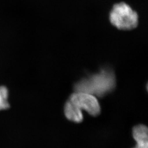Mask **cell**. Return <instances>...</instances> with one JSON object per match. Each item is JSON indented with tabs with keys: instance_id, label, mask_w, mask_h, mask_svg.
Instances as JSON below:
<instances>
[{
	"instance_id": "cell-1",
	"label": "cell",
	"mask_w": 148,
	"mask_h": 148,
	"mask_svg": "<svg viewBox=\"0 0 148 148\" xmlns=\"http://www.w3.org/2000/svg\"><path fill=\"white\" fill-rule=\"evenodd\" d=\"M115 75L112 71L103 70L99 74L80 81L75 86L76 92L103 97L112 91L115 86Z\"/></svg>"
},
{
	"instance_id": "cell-2",
	"label": "cell",
	"mask_w": 148,
	"mask_h": 148,
	"mask_svg": "<svg viewBox=\"0 0 148 148\" xmlns=\"http://www.w3.org/2000/svg\"><path fill=\"white\" fill-rule=\"evenodd\" d=\"M109 19L114 26L123 30H132L138 24L137 13L123 2L113 5L110 12Z\"/></svg>"
},
{
	"instance_id": "cell-3",
	"label": "cell",
	"mask_w": 148,
	"mask_h": 148,
	"mask_svg": "<svg viewBox=\"0 0 148 148\" xmlns=\"http://www.w3.org/2000/svg\"><path fill=\"white\" fill-rule=\"evenodd\" d=\"M69 101L81 111L84 110L91 116H97L101 113V106L95 95L76 92L71 95Z\"/></svg>"
},
{
	"instance_id": "cell-4",
	"label": "cell",
	"mask_w": 148,
	"mask_h": 148,
	"mask_svg": "<svg viewBox=\"0 0 148 148\" xmlns=\"http://www.w3.org/2000/svg\"><path fill=\"white\" fill-rule=\"evenodd\" d=\"M133 137L136 142L133 148H148V128L144 125H138L133 128Z\"/></svg>"
},
{
	"instance_id": "cell-5",
	"label": "cell",
	"mask_w": 148,
	"mask_h": 148,
	"mask_svg": "<svg viewBox=\"0 0 148 148\" xmlns=\"http://www.w3.org/2000/svg\"><path fill=\"white\" fill-rule=\"evenodd\" d=\"M64 113L66 117L71 121L76 123H80L83 121L84 116L82 111L68 101L64 107Z\"/></svg>"
},
{
	"instance_id": "cell-6",
	"label": "cell",
	"mask_w": 148,
	"mask_h": 148,
	"mask_svg": "<svg viewBox=\"0 0 148 148\" xmlns=\"http://www.w3.org/2000/svg\"><path fill=\"white\" fill-rule=\"evenodd\" d=\"M8 90L5 86H0V110L8 109L10 105L8 101Z\"/></svg>"
}]
</instances>
